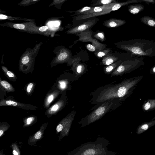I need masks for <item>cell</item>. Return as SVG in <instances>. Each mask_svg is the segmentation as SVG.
I'll list each match as a JSON object with an SVG mask.
<instances>
[{
  "mask_svg": "<svg viewBox=\"0 0 155 155\" xmlns=\"http://www.w3.org/2000/svg\"><path fill=\"white\" fill-rule=\"evenodd\" d=\"M54 98V96L51 95H50L48 99V103H50L53 101Z\"/></svg>",
  "mask_w": 155,
  "mask_h": 155,
  "instance_id": "obj_32",
  "label": "cell"
},
{
  "mask_svg": "<svg viewBox=\"0 0 155 155\" xmlns=\"http://www.w3.org/2000/svg\"><path fill=\"white\" fill-rule=\"evenodd\" d=\"M68 56V54L66 52L61 53L58 57V59L59 61H62L66 59Z\"/></svg>",
  "mask_w": 155,
  "mask_h": 155,
  "instance_id": "obj_19",
  "label": "cell"
},
{
  "mask_svg": "<svg viewBox=\"0 0 155 155\" xmlns=\"http://www.w3.org/2000/svg\"><path fill=\"white\" fill-rule=\"evenodd\" d=\"M60 107V105L58 104L54 105L51 108V110L52 112H55L57 111Z\"/></svg>",
  "mask_w": 155,
  "mask_h": 155,
  "instance_id": "obj_24",
  "label": "cell"
},
{
  "mask_svg": "<svg viewBox=\"0 0 155 155\" xmlns=\"http://www.w3.org/2000/svg\"><path fill=\"white\" fill-rule=\"evenodd\" d=\"M38 0H25V3H26L27 2L28 3V2H30L31 1H38Z\"/></svg>",
  "mask_w": 155,
  "mask_h": 155,
  "instance_id": "obj_37",
  "label": "cell"
},
{
  "mask_svg": "<svg viewBox=\"0 0 155 155\" xmlns=\"http://www.w3.org/2000/svg\"><path fill=\"white\" fill-rule=\"evenodd\" d=\"M94 36L96 38L102 41L105 40V37L103 31L97 30L94 33Z\"/></svg>",
  "mask_w": 155,
  "mask_h": 155,
  "instance_id": "obj_16",
  "label": "cell"
},
{
  "mask_svg": "<svg viewBox=\"0 0 155 155\" xmlns=\"http://www.w3.org/2000/svg\"><path fill=\"white\" fill-rule=\"evenodd\" d=\"M117 48L125 51L133 56L155 55V41L142 39H134L120 41L115 44Z\"/></svg>",
  "mask_w": 155,
  "mask_h": 155,
  "instance_id": "obj_2",
  "label": "cell"
},
{
  "mask_svg": "<svg viewBox=\"0 0 155 155\" xmlns=\"http://www.w3.org/2000/svg\"><path fill=\"white\" fill-rule=\"evenodd\" d=\"M154 119H155V116L154 117H153V118H152V119L151 120H154Z\"/></svg>",
  "mask_w": 155,
  "mask_h": 155,
  "instance_id": "obj_40",
  "label": "cell"
},
{
  "mask_svg": "<svg viewBox=\"0 0 155 155\" xmlns=\"http://www.w3.org/2000/svg\"><path fill=\"white\" fill-rule=\"evenodd\" d=\"M0 18L1 19H7L8 16L5 15L1 14L0 16Z\"/></svg>",
  "mask_w": 155,
  "mask_h": 155,
  "instance_id": "obj_36",
  "label": "cell"
},
{
  "mask_svg": "<svg viewBox=\"0 0 155 155\" xmlns=\"http://www.w3.org/2000/svg\"><path fill=\"white\" fill-rule=\"evenodd\" d=\"M123 102L117 99L110 100L98 105L88 115L82 118L78 123L81 127H84L101 119L107 113L121 106Z\"/></svg>",
  "mask_w": 155,
  "mask_h": 155,
  "instance_id": "obj_4",
  "label": "cell"
},
{
  "mask_svg": "<svg viewBox=\"0 0 155 155\" xmlns=\"http://www.w3.org/2000/svg\"><path fill=\"white\" fill-rule=\"evenodd\" d=\"M126 59L119 60L113 63L104 67V73L107 74L111 73L123 61Z\"/></svg>",
  "mask_w": 155,
  "mask_h": 155,
  "instance_id": "obj_11",
  "label": "cell"
},
{
  "mask_svg": "<svg viewBox=\"0 0 155 155\" xmlns=\"http://www.w3.org/2000/svg\"><path fill=\"white\" fill-rule=\"evenodd\" d=\"M7 74L10 77H14L15 76L14 74L11 71H8L7 72Z\"/></svg>",
  "mask_w": 155,
  "mask_h": 155,
  "instance_id": "obj_31",
  "label": "cell"
},
{
  "mask_svg": "<svg viewBox=\"0 0 155 155\" xmlns=\"http://www.w3.org/2000/svg\"><path fill=\"white\" fill-rule=\"evenodd\" d=\"M144 112H148L155 110V99H150L145 101L142 106Z\"/></svg>",
  "mask_w": 155,
  "mask_h": 155,
  "instance_id": "obj_9",
  "label": "cell"
},
{
  "mask_svg": "<svg viewBox=\"0 0 155 155\" xmlns=\"http://www.w3.org/2000/svg\"><path fill=\"white\" fill-rule=\"evenodd\" d=\"M14 28L19 29H23L25 28V25L22 24H15L13 25Z\"/></svg>",
  "mask_w": 155,
  "mask_h": 155,
  "instance_id": "obj_21",
  "label": "cell"
},
{
  "mask_svg": "<svg viewBox=\"0 0 155 155\" xmlns=\"http://www.w3.org/2000/svg\"><path fill=\"white\" fill-rule=\"evenodd\" d=\"M32 120V118L30 117L28 118L27 120V123L28 124H30Z\"/></svg>",
  "mask_w": 155,
  "mask_h": 155,
  "instance_id": "obj_35",
  "label": "cell"
},
{
  "mask_svg": "<svg viewBox=\"0 0 155 155\" xmlns=\"http://www.w3.org/2000/svg\"><path fill=\"white\" fill-rule=\"evenodd\" d=\"M119 2L116 0H91L90 6L94 7L105 5Z\"/></svg>",
  "mask_w": 155,
  "mask_h": 155,
  "instance_id": "obj_13",
  "label": "cell"
},
{
  "mask_svg": "<svg viewBox=\"0 0 155 155\" xmlns=\"http://www.w3.org/2000/svg\"><path fill=\"white\" fill-rule=\"evenodd\" d=\"M99 18L95 17L91 18L75 25L68 31L71 34H77L86 30L91 29L99 20Z\"/></svg>",
  "mask_w": 155,
  "mask_h": 155,
  "instance_id": "obj_6",
  "label": "cell"
},
{
  "mask_svg": "<svg viewBox=\"0 0 155 155\" xmlns=\"http://www.w3.org/2000/svg\"><path fill=\"white\" fill-rule=\"evenodd\" d=\"M143 76H135L115 84H109L100 87L91 92V98L89 102L95 105L90 110H93L105 101L117 99L124 102L130 97L141 80Z\"/></svg>",
  "mask_w": 155,
  "mask_h": 155,
  "instance_id": "obj_1",
  "label": "cell"
},
{
  "mask_svg": "<svg viewBox=\"0 0 155 155\" xmlns=\"http://www.w3.org/2000/svg\"><path fill=\"white\" fill-rule=\"evenodd\" d=\"M110 49H107L101 50L95 52L94 54L98 58H102L104 57L110 53Z\"/></svg>",
  "mask_w": 155,
  "mask_h": 155,
  "instance_id": "obj_17",
  "label": "cell"
},
{
  "mask_svg": "<svg viewBox=\"0 0 155 155\" xmlns=\"http://www.w3.org/2000/svg\"><path fill=\"white\" fill-rule=\"evenodd\" d=\"M33 84L32 83H30L29 84L27 87L26 91L28 93H29L33 87Z\"/></svg>",
  "mask_w": 155,
  "mask_h": 155,
  "instance_id": "obj_28",
  "label": "cell"
},
{
  "mask_svg": "<svg viewBox=\"0 0 155 155\" xmlns=\"http://www.w3.org/2000/svg\"><path fill=\"white\" fill-rule=\"evenodd\" d=\"M126 23V21L124 20L111 18L104 21L103 25L107 28H113L120 27Z\"/></svg>",
  "mask_w": 155,
  "mask_h": 155,
  "instance_id": "obj_7",
  "label": "cell"
},
{
  "mask_svg": "<svg viewBox=\"0 0 155 155\" xmlns=\"http://www.w3.org/2000/svg\"><path fill=\"white\" fill-rule=\"evenodd\" d=\"M86 48L88 50L91 52H94L96 50L95 46L91 44L87 45L86 46Z\"/></svg>",
  "mask_w": 155,
  "mask_h": 155,
  "instance_id": "obj_22",
  "label": "cell"
},
{
  "mask_svg": "<svg viewBox=\"0 0 155 155\" xmlns=\"http://www.w3.org/2000/svg\"><path fill=\"white\" fill-rule=\"evenodd\" d=\"M150 73L152 74H155V66L151 68L150 71Z\"/></svg>",
  "mask_w": 155,
  "mask_h": 155,
  "instance_id": "obj_34",
  "label": "cell"
},
{
  "mask_svg": "<svg viewBox=\"0 0 155 155\" xmlns=\"http://www.w3.org/2000/svg\"><path fill=\"white\" fill-rule=\"evenodd\" d=\"M140 20L144 24L150 27L155 28V18L149 16H145L141 17Z\"/></svg>",
  "mask_w": 155,
  "mask_h": 155,
  "instance_id": "obj_14",
  "label": "cell"
},
{
  "mask_svg": "<svg viewBox=\"0 0 155 155\" xmlns=\"http://www.w3.org/2000/svg\"><path fill=\"white\" fill-rule=\"evenodd\" d=\"M41 133L40 131H38L35 134L34 137L36 139H39L41 137Z\"/></svg>",
  "mask_w": 155,
  "mask_h": 155,
  "instance_id": "obj_26",
  "label": "cell"
},
{
  "mask_svg": "<svg viewBox=\"0 0 155 155\" xmlns=\"http://www.w3.org/2000/svg\"><path fill=\"white\" fill-rule=\"evenodd\" d=\"M110 143L104 137H99L94 141L82 144L70 152L72 155H115L118 153L109 151Z\"/></svg>",
  "mask_w": 155,
  "mask_h": 155,
  "instance_id": "obj_3",
  "label": "cell"
},
{
  "mask_svg": "<svg viewBox=\"0 0 155 155\" xmlns=\"http://www.w3.org/2000/svg\"><path fill=\"white\" fill-rule=\"evenodd\" d=\"M155 125V119L141 123L137 127L136 130V134H140Z\"/></svg>",
  "mask_w": 155,
  "mask_h": 155,
  "instance_id": "obj_8",
  "label": "cell"
},
{
  "mask_svg": "<svg viewBox=\"0 0 155 155\" xmlns=\"http://www.w3.org/2000/svg\"><path fill=\"white\" fill-rule=\"evenodd\" d=\"M13 153L14 155H18V153L15 150H14L13 151Z\"/></svg>",
  "mask_w": 155,
  "mask_h": 155,
  "instance_id": "obj_38",
  "label": "cell"
},
{
  "mask_svg": "<svg viewBox=\"0 0 155 155\" xmlns=\"http://www.w3.org/2000/svg\"><path fill=\"white\" fill-rule=\"evenodd\" d=\"M93 7L86 6L84 7L81 9L74 11H72V12H74L75 14L71 16H75L81 15L86 11L90 10L92 9Z\"/></svg>",
  "mask_w": 155,
  "mask_h": 155,
  "instance_id": "obj_15",
  "label": "cell"
},
{
  "mask_svg": "<svg viewBox=\"0 0 155 155\" xmlns=\"http://www.w3.org/2000/svg\"><path fill=\"white\" fill-rule=\"evenodd\" d=\"M126 59H120L117 56L109 53L104 57L102 60V63L103 65L107 66L119 60Z\"/></svg>",
  "mask_w": 155,
  "mask_h": 155,
  "instance_id": "obj_10",
  "label": "cell"
},
{
  "mask_svg": "<svg viewBox=\"0 0 155 155\" xmlns=\"http://www.w3.org/2000/svg\"><path fill=\"white\" fill-rule=\"evenodd\" d=\"M144 8V6L141 4H130L128 6V11L133 14L137 15Z\"/></svg>",
  "mask_w": 155,
  "mask_h": 155,
  "instance_id": "obj_12",
  "label": "cell"
},
{
  "mask_svg": "<svg viewBox=\"0 0 155 155\" xmlns=\"http://www.w3.org/2000/svg\"><path fill=\"white\" fill-rule=\"evenodd\" d=\"M84 67L83 65L80 64L78 65L77 68V73L78 74H81L84 70Z\"/></svg>",
  "mask_w": 155,
  "mask_h": 155,
  "instance_id": "obj_20",
  "label": "cell"
},
{
  "mask_svg": "<svg viewBox=\"0 0 155 155\" xmlns=\"http://www.w3.org/2000/svg\"><path fill=\"white\" fill-rule=\"evenodd\" d=\"M1 84L6 89L8 90H12V87L11 84L7 81H1Z\"/></svg>",
  "mask_w": 155,
  "mask_h": 155,
  "instance_id": "obj_18",
  "label": "cell"
},
{
  "mask_svg": "<svg viewBox=\"0 0 155 155\" xmlns=\"http://www.w3.org/2000/svg\"><path fill=\"white\" fill-rule=\"evenodd\" d=\"M5 103L7 105H12L14 106H16L17 105V102L10 100L6 101Z\"/></svg>",
  "mask_w": 155,
  "mask_h": 155,
  "instance_id": "obj_25",
  "label": "cell"
},
{
  "mask_svg": "<svg viewBox=\"0 0 155 155\" xmlns=\"http://www.w3.org/2000/svg\"><path fill=\"white\" fill-rule=\"evenodd\" d=\"M134 56L123 61L111 73V77L122 75L137 69L144 64V58Z\"/></svg>",
  "mask_w": 155,
  "mask_h": 155,
  "instance_id": "obj_5",
  "label": "cell"
},
{
  "mask_svg": "<svg viewBox=\"0 0 155 155\" xmlns=\"http://www.w3.org/2000/svg\"><path fill=\"white\" fill-rule=\"evenodd\" d=\"M63 129V126L61 124H58L56 127V130L58 132H59L62 131Z\"/></svg>",
  "mask_w": 155,
  "mask_h": 155,
  "instance_id": "obj_27",
  "label": "cell"
},
{
  "mask_svg": "<svg viewBox=\"0 0 155 155\" xmlns=\"http://www.w3.org/2000/svg\"><path fill=\"white\" fill-rule=\"evenodd\" d=\"M30 58L28 56H25L22 58L21 60V62L23 64H26L28 62Z\"/></svg>",
  "mask_w": 155,
  "mask_h": 155,
  "instance_id": "obj_23",
  "label": "cell"
},
{
  "mask_svg": "<svg viewBox=\"0 0 155 155\" xmlns=\"http://www.w3.org/2000/svg\"><path fill=\"white\" fill-rule=\"evenodd\" d=\"M145 2L147 4H155V0H140Z\"/></svg>",
  "mask_w": 155,
  "mask_h": 155,
  "instance_id": "obj_29",
  "label": "cell"
},
{
  "mask_svg": "<svg viewBox=\"0 0 155 155\" xmlns=\"http://www.w3.org/2000/svg\"><path fill=\"white\" fill-rule=\"evenodd\" d=\"M3 133V131L2 130H0V136H1Z\"/></svg>",
  "mask_w": 155,
  "mask_h": 155,
  "instance_id": "obj_39",
  "label": "cell"
},
{
  "mask_svg": "<svg viewBox=\"0 0 155 155\" xmlns=\"http://www.w3.org/2000/svg\"><path fill=\"white\" fill-rule=\"evenodd\" d=\"M48 29V27L47 26H43L39 28V31L41 32H44L46 31Z\"/></svg>",
  "mask_w": 155,
  "mask_h": 155,
  "instance_id": "obj_30",
  "label": "cell"
},
{
  "mask_svg": "<svg viewBox=\"0 0 155 155\" xmlns=\"http://www.w3.org/2000/svg\"><path fill=\"white\" fill-rule=\"evenodd\" d=\"M60 87L62 89L66 87V84L64 82H61L60 83Z\"/></svg>",
  "mask_w": 155,
  "mask_h": 155,
  "instance_id": "obj_33",
  "label": "cell"
}]
</instances>
